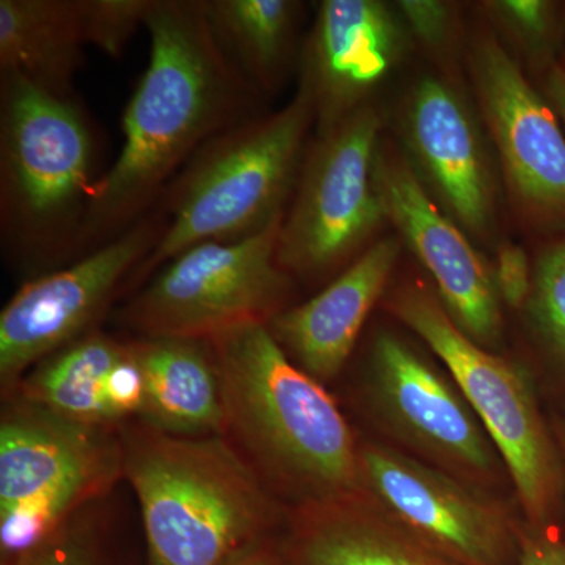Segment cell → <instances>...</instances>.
I'll return each instance as SVG.
<instances>
[{"label":"cell","instance_id":"9c48e42d","mask_svg":"<svg viewBox=\"0 0 565 565\" xmlns=\"http://www.w3.org/2000/svg\"><path fill=\"white\" fill-rule=\"evenodd\" d=\"M167 228L156 206L120 236L54 273L24 282L0 311V385L3 397L52 353L95 330Z\"/></svg>","mask_w":565,"mask_h":565},{"label":"cell","instance_id":"3957f363","mask_svg":"<svg viewBox=\"0 0 565 565\" xmlns=\"http://www.w3.org/2000/svg\"><path fill=\"white\" fill-rule=\"evenodd\" d=\"M121 438L148 565H230L263 542L274 500L223 435L178 437L132 419Z\"/></svg>","mask_w":565,"mask_h":565},{"label":"cell","instance_id":"f546056e","mask_svg":"<svg viewBox=\"0 0 565 565\" xmlns=\"http://www.w3.org/2000/svg\"><path fill=\"white\" fill-rule=\"evenodd\" d=\"M546 95L565 121V70L553 68L546 77Z\"/></svg>","mask_w":565,"mask_h":565},{"label":"cell","instance_id":"5bb4252c","mask_svg":"<svg viewBox=\"0 0 565 565\" xmlns=\"http://www.w3.org/2000/svg\"><path fill=\"white\" fill-rule=\"evenodd\" d=\"M360 465L374 493L416 533L463 563L497 561L503 541L497 512L455 479L384 448L364 449Z\"/></svg>","mask_w":565,"mask_h":565},{"label":"cell","instance_id":"d6986e66","mask_svg":"<svg viewBox=\"0 0 565 565\" xmlns=\"http://www.w3.org/2000/svg\"><path fill=\"white\" fill-rule=\"evenodd\" d=\"M87 46L82 0H0V73L74 98Z\"/></svg>","mask_w":565,"mask_h":565},{"label":"cell","instance_id":"cb8c5ba5","mask_svg":"<svg viewBox=\"0 0 565 565\" xmlns=\"http://www.w3.org/2000/svg\"><path fill=\"white\" fill-rule=\"evenodd\" d=\"M154 0H82L88 46L120 58L129 41L147 25Z\"/></svg>","mask_w":565,"mask_h":565},{"label":"cell","instance_id":"83f0119b","mask_svg":"<svg viewBox=\"0 0 565 565\" xmlns=\"http://www.w3.org/2000/svg\"><path fill=\"white\" fill-rule=\"evenodd\" d=\"M401 17L423 43L437 46L444 43L449 31L451 13L445 2L438 0H401L396 3Z\"/></svg>","mask_w":565,"mask_h":565},{"label":"cell","instance_id":"4316f807","mask_svg":"<svg viewBox=\"0 0 565 565\" xmlns=\"http://www.w3.org/2000/svg\"><path fill=\"white\" fill-rule=\"evenodd\" d=\"M493 9L530 43H542L552 33L555 17H553V6L550 2H544V0H503V2H494Z\"/></svg>","mask_w":565,"mask_h":565},{"label":"cell","instance_id":"52a82bcc","mask_svg":"<svg viewBox=\"0 0 565 565\" xmlns=\"http://www.w3.org/2000/svg\"><path fill=\"white\" fill-rule=\"evenodd\" d=\"M281 221L237 243H204L151 275L117 313L136 338L210 341L241 327L267 326L285 311L291 275L278 264Z\"/></svg>","mask_w":565,"mask_h":565},{"label":"cell","instance_id":"4fadbf2b","mask_svg":"<svg viewBox=\"0 0 565 565\" xmlns=\"http://www.w3.org/2000/svg\"><path fill=\"white\" fill-rule=\"evenodd\" d=\"M475 81L512 189L533 210L565 217V137L555 111L497 41L479 44Z\"/></svg>","mask_w":565,"mask_h":565},{"label":"cell","instance_id":"ac0fdd59","mask_svg":"<svg viewBox=\"0 0 565 565\" xmlns=\"http://www.w3.org/2000/svg\"><path fill=\"white\" fill-rule=\"evenodd\" d=\"M145 375L140 422L178 437L225 435L221 379L210 341L132 338Z\"/></svg>","mask_w":565,"mask_h":565},{"label":"cell","instance_id":"f1b7e54d","mask_svg":"<svg viewBox=\"0 0 565 565\" xmlns=\"http://www.w3.org/2000/svg\"><path fill=\"white\" fill-rule=\"evenodd\" d=\"M522 565H565V545L542 537L523 542Z\"/></svg>","mask_w":565,"mask_h":565},{"label":"cell","instance_id":"5b68a950","mask_svg":"<svg viewBox=\"0 0 565 565\" xmlns=\"http://www.w3.org/2000/svg\"><path fill=\"white\" fill-rule=\"evenodd\" d=\"M96 143L74 98L0 73V221L3 244L25 262L79 256Z\"/></svg>","mask_w":565,"mask_h":565},{"label":"cell","instance_id":"4dcf8cb0","mask_svg":"<svg viewBox=\"0 0 565 565\" xmlns=\"http://www.w3.org/2000/svg\"><path fill=\"white\" fill-rule=\"evenodd\" d=\"M230 565H278L273 553L264 546V542L250 546L241 553Z\"/></svg>","mask_w":565,"mask_h":565},{"label":"cell","instance_id":"44dd1931","mask_svg":"<svg viewBox=\"0 0 565 565\" xmlns=\"http://www.w3.org/2000/svg\"><path fill=\"white\" fill-rule=\"evenodd\" d=\"M218 46L259 93L280 84L294 47L300 3L294 0H202Z\"/></svg>","mask_w":565,"mask_h":565},{"label":"cell","instance_id":"603a6c76","mask_svg":"<svg viewBox=\"0 0 565 565\" xmlns=\"http://www.w3.org/2000/svg\"><path fill=\"white\" fill-rule=\"evenodd\" d=\"M95 505L74 515L43 544L9 565H117Z\"/></svg>","mask_w":565,"mask_h":565},{"label":"cell","instance_id":"ffe728a7","mask_svg":"<svg viewBox=\"0 0 565 565\" xmlns=\"http://www.w3.org/2000/svg\"><path fill=\"white\" fill-rule=\"evenodd\" d=\"M128 344L129 340L93 330L33 366L9 396L76 422L120 427L107 405V382Z\"/></svg>","mask_w":565,"mask_h":565},{"label":"cell","instance_id":"7a4b0ae2","mask_svg":"<svg viewBox=\"0 0 565 565\" xmlns=\"http://www.w3.org/2000/svg\"><path fill=\"white\" fill-rule=\"evenodd\" d=\"M221 379L225 435L263 479L333 501L362 476L351 429L321 382L300 370L267 326L210 340Z\"/></svg>","mask_w":565,"mask_h":565},{"label":"cell","instance_id":"ba28073f","mask_svg":"<svg viewBox=\"0 0 565 565\" xmlns=\"http://www.w3.org/2000/svg\"><path fill=\"white\" fill-rule=\"evenodd\" d=\"M381 128L379 111L364 106L308 147L278 236V264L289 275L337 269L386 221L375 185Z\"/></svg>","mask_w":565,"mask_h":565},{"label":"cell","instance_id":"484cf974","mask_svg":"<svg viewBox=\"0 0 565 565\" xmlns=\"http://www.w3.org/2000/svg\"><path fill=\"white\" fill-rule=\"evenodd\" d=\"M498 296L509 307L519 308L530 296L531 269L526 253L515 244H503L498 250L497 270L493 273Z\"/></svg>","mask_w":565,"mask_h":565},{"label":"cell","instance_id":"2e32d148","mask_svg":"<svg viewBox=\"0 0 565 565\" xmlns=\"http://www.w3.org/2000/svg\"><path fill=\"white\" fill-rule=\"evenodd\" d=\"M399 256L393 237L367 247L327 288L305 303L286 308L267 323L282 351L316 381L343 370L367 316L381 299Z\"/></svg>","mask_w":565,"mask_h":565},{"label":"cell","instance_id":"6da1fadb","mask_svg":"<svg viewBox=\"0 0 565 565\" xmlns=\"http://www.w3.org/2000/svg\"><path fill=\"white\" fill-rule=\"evenodd\" d=\"M145 29L150 62L122 111L121 150L93 189L77 258L154 210L207 141L259 115L262 93L218 46L202 0H154Z\"/></svg>","mask_w":565,"mask_h":565},{"label":"cell","instance_id":"7c38bea8","mask_svg":"<svg viewBox=\"0 0 565 565\" xmlns=\"http://www.w3.org/2000/svg\"><path fill=\"white\" fill-rule=\"evenodd\" d=\"M403 52V29L384 3H319L302 52L299 85L313 102L316 136L333 131L367 106V96L392 73Z\"/></svg>","mask_w":565,"mask_h":565},{"label":"cell","instance_id":"7402d4cb","mask_svg":"<svg viewBox=\"0 0 565 565\" xmlns=\"http://www.w3.org/2000/svg\"><path fill=\"white\" fill-rule=\"evenodd\" d=\"M302 565H435L399 539L344 514L315 519L299 542Z\"/></svg>","mask_w":565,"mask_h":565},{"label":"cell","instance_id":"30bf717a","mask_svg":"<svg viewBox=\"0 0 565 565\" xmlns=\"http://www.w3.org/2000/svg\"><path fill=\"white\" fill-rule=\"evenodd\" d=\"M394 310L451 371L465 401L503 456L527 514L545 516L555 494V460L525 374L482 351L426 294H404Z\"/></svg>","mask_w":565,"mask_h":565},{"label":"cell","instance_id":"9a60e30c","mask_svg":"<svg viewBox=\"0 0 565 565\" xmlns=\"http://www.w3.org/2000/svg\"><path fill=\"white\" fill-rule=\"evenodd\" d=\"M404 136L424 177L452 215L476 233L493 221V184L481 136L448 82L424 77L404 114Z\"/></svg>","mask_w":565,"mask_h":565},{"label":"cell","instance_id":"d4e9b609","mask_svg":"<svg viewBox=\"0 0 565 565\" xmlns=\"http://www.w3.org/2000/svg\"><path fill=\"white\" fill-rule=\"evenodd\" d=\"M533 308L550 340L565 353V241L548 248L537 264Z\"/></svg>","mask_w":565,"mask_h":565},{"label":"cell","instance_id":"e0dca14e","mask_svg":"<svg viewBox=\"0 0 565 565\" xmlns=\"http://www.w3.org/2000/svg\"><path fill=\"white\" fill-rule=\"evenodd\" d=\"M373 382L379 399L405 433L465 467H492V449L463 394L399 338H375Z\"/></svg>","mask_w":565,"mask_h":565},{"label":"cell","instance_id":"277c9868","mask_svg":"<svg viewBox=\"0 0 565 565\" xmlns=\"http://www.w3.org/2000/svg\"><path fill=\"white\" fill-rule=\"evenodd\" d=\"M313 125V102L299 87L282 109L256 115L200 148L163 192L167 228L132 285L193 245L237 243L285 218Z\"/></svg>","mask_w":565,"mask_h":565},{"label":"cell","instance_id":"8fae6325","mask_svg":"<svg viewBox=\"0 0 565 565\" xmlns=\"http://www.w3.org/2000/svg\"><path fill=\"white\" fill-rule=\"evenodd\" d=\"M375 185L386 221L433 275L452 321L475 343L490 344L501 333L500 296L493 274L451 218L438 210L422 178L403 159L379 147Z\"/></svg>","mask_w":565,"mask_h":565},{"label":"cell","instance_id":"8992f818","mask_svg":"<svg viewBox=\"0 0 565 565\" xmlns=\"http://www.w3.org/2000/svg\"><path fill=\"white\" fill-rule=\"evenodd\" d=\"M0 419V559L9 565L125 479L121 426L76 422L3 397Z\"/></svg>","mask_w":565,"mask_h":565}]
</instances>
